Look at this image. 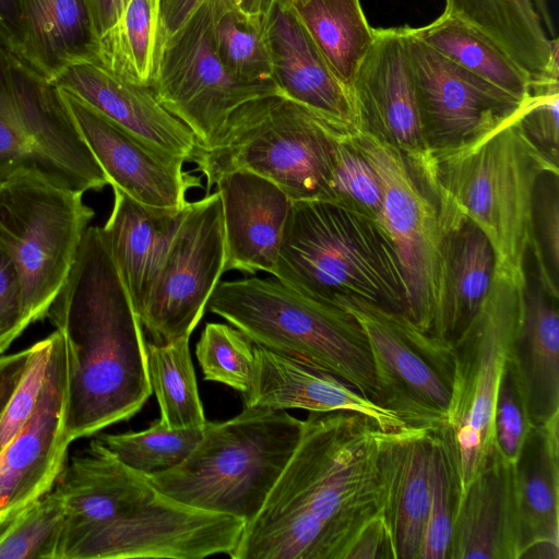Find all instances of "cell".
I'll return each mask as SVG.
<instances>
[{"label":"cell","mask_w":559,"mask_h":559,"mask_svg":"<svg viewBox=\"0 0 559 559\" xmlns=\"http://www.w3.org/2000/svg\"><path fill=\"white\" fill-rule=\"evenodd\" d=\"M378 429L358 413L310 412L288 463L229 557L344 559L360 528L382 513Z\"/></svg>","instance_id":"cell-1"},{"label":"cell","mask_w":559,"mask_h":559,"mask_svg":"<svg viewBox=\"0 0 559 559\" xmlns=\"http://www.w3.org/2000/svg\"><path fill=\"white\" fill-rule=\"evenodd\" d=\"M46 318L66 344L70 440L139 413L153 393L144 329L102 227H87Z\"/></svg>","instance_id":"cell-2"},{"label":"cell","mask_w":559,"mask_h":559,"mask_svg":"<svg viewBox=\"0 0 559 559\" xmlns=\"http://www.w3.org/2000/svg\"><path fill=\"white\" fill-rule=\"evenodd\" d=\"M519 114L457 147L431 150L420 185L437 207L440 227L471 219L490 241L496 267L526 283L535 185L559 168L526 135Z\"/></svg>","instance_id":"cell-3"},{"label":"cell","mask_w":559,"mask_h":559,"mask_svg":"<svg viewBox=\"0 0 559 559\" xmlns=\"http://www.w3.org/2000/svg\"><path fill=\"white\" fill-rule=\"evenodd\" d=\"M272 275L308 295L355 296L406 314V282L389 235L340 201H293Z\"/></svg>","instance_id":"cell-4"},{"label":"cell","mask_w":559,"mask_h":559,"mask_svg":"<svg viewBox=\"0 0 559 559\" xmlns=\"http://www.w3.org/2000/svg\"><path fill=\"white\" fill-rule=\"evenodd\" d=\"M254 344L324 370L374 402L367 337L335 300L301 293L277 277L219 282L207 307Z\"/></svg>","instance_id":"cell-5"},{"label":"cell","mask_w":559,"mask_h":559,"mask_svg":"<svg viewBox=\"0 0 559 559\" xmlns=\"http://www.w3.org/2000/svg\"><path fill=\"white\" fill-rule=\"evenodd\" d=\"M301 431L302 420L286 411L242 407L226 421H206L202 438L180 464L145 476L180 503L247 524L264 504Z\"/></svg>","instance_id":"cell-6"},{"label":"cell","mask_w":559,"mask_h":559,"mask_svg":"<svg viewBox=\"0 0 559 559\" xmlns=\"http://www.w3.org/2000/svg\"><path fill=\"white\" fill-rule=\"evenodd\" d=\"M336 127L284 94L236 108L215 138L189 157L206 191L227 173L246 170L278 186L293 201L325 199Z\"/></svg>","instance_id":"cell-7"},{"label":"cell","mask_w":559,"mask_h":559,"mask_svg":"<svg viewBox=\"0 0 559 559\" xmlns=\"http://www.w3.org/2000/svg\"><path fill=\"white\" fill-rule=\"evenodd\" d=\"M526 283L495 266L484 301L452 343L453 376L443 426L455 443L462 492L496 452L495 401L512 356Z\"/></svg>","instance_id":"cell-8"},{"label":"cell","mask_w":559,"mask_h":559,"mask_svg":"<svg viewBox=\"0 0 559 559\" xmlns=\"http://www.w3.org/2000/svg\"><path fill=\"white\" fill-rule=\"evenodd\" d=\"M24 173L81 193L108 185L59 88L0 45V181Z\"/></svg>","instance_id":"cell-9"},{"label":"cell","mask_w":559,"mask_h":559,"mask_svg":"<svg viewBox=\"0 0 559 559\" xmlns=\"http://www.w3.org/2000/svg\"><path fill=\"white\" fill-rule=\"evenodd\" d=\"M82 197L29 173L0 181V240L20 273L31 323L46 318L94 217Z\"/></svg>","instance_id":"cell-10"},{"label":"cell","mask_w":559,"mask_h":559,"mask_svg":"<svg viewBox=\"0 0 559 559\" xmlns=\"http://www.w3.org/2000/svg\"><path fill=\"white\" fill-rule=\"evenodd\" d=\"M334 300L360 324L371 354L374 403L406 426L438 430L445 424L453 346L425 332L405 313L348 295Z\"/></svg>","instance_id":"cell-11"},{"label":"cell","mask_w":559,"mask_h":559,"mask_svg":"<svg viewBox=\"0 0 559 559\" xmlns=\"http://www.w3.org/2000/svg\"><path fill=\"white\" fill-rule=\"evenodd\" d=\"M380 178V224L394 245L407 287L406 316L438 336L445 294L442 233L437 207L403 154L367 129L350 132Z\"/></svg>","instance_id":"cell-12"},{"label":"cell","mask_w":559,"mask_h":559,"mask_svg":"<svg viewBox=\"0 0 559 559\" xmlns=\"http://www.w3.org/2000/svg\"><path fill=\"white\" fill-rule=\"evenodd\" d=\"M151 87L201 145L215 138L240 105L283 94L276 85L245 83L225 68L214 46L210 0L162 45Z\"/></svg>","instance_id":"cell-13"},{"label":"cell","mask_w":559,"mask_h":559,"mask_svg":"<svg viewBox=\"0 0 559 559\" xmlns=\"http://www.w3.org/2000/svg\"><path fill=\"white\" fill-rule=\"evenodd\" d=\"M225 236L218 192L190 202L139 316L152 342L190 336L225 272Z\"/></svg>","instance_id":"cell-14"},{"label":"cell","mask_w":559,"mask_h":559,"mask_svg":"<svg viewBox=\"0 0 559 559\" xmlns=\"http://www.w3.org/2000/svg\"><path fill=\"white\" fill-rule=\"evenodd\" d=\"M417 105L430 150L465 144L515 116L520 100L450 61L405 27Z\"/></svg>","instance_id":"cell-15"},{"label":"cell","mask_w":559,"mask_h":559,"mask_svg":"<svg viewBox=\"0 0 559 559\" xmlns=\"http://www.w3.org/2000/svg\"><path fill=\"white\" fill-rule=\"evenodd\" d=\"M356 129H367L397 148L421 182L429 148L408 63L405 27L374 28V39L349 85Z\"/></svg>","instance_id":"cell-16"},{"label":"cell","mask_w":559,"mask_h":559,"mask_svg":"<svg viewBox=\"0 0 559 559\" xmlns=\"http://www.w3.org/2000/svg\"><path fill=\"white\" fill-rule=\"evenodd\" d=\"M46 373L34 411L0 457V516L49 492L64 464L67 353L63 336L50 334Z\"/></svg>","instance_id":"cell-17"},{"label":"cell","mask_w":559,"mask_h":559,"mask_svg":"<svg viewBox=\"0 0 559 559\" xmlns=\"http://www.w3.org/2000/svg\"><path fill=\"white\" fill-rule=\"evenodd\" d=\"M59 88V87H58ZM108 185L151 206L182 209L201 177L183 169V157L156 151L71 93L59 88Z\"/></svg>","instance_id":"cell-18"},{"label":"cell","mask_w":559,"mask_h":559,"mask_svg":"<svg viewBox=\"0 0 559 559\" xmlns=\"http://www.w3.org/2000/svg\"><path fill=\"white\" fill-rule=\"evenodd\" d=\"M55 489L66 509L57 559L93 528L121 520L163 495L148 478L120 462L97 439L62 469Z\"/></svg>","instance_id":"cell-19"},{"label":"cell","mask_w":559,"mask_h":559,"mask_svg":"<svg viewBox=\"0 0 559 559\" xmlns=\"http://www.w3.org/2000/svg\"><path fill=\"white\" fill-rule=\"evenodd\" d=\"M52 83L150 147L189 160L195 135L163 107L151 86L122 79L96 60L67 67Z\"/></svg>","instance_id":"cell-20"},{"label":"cell","mask_w":559,"mask_h":559,"mask_svg":"<svg viewBox=\"0 0 559 559\" xmlns=\"http://www.w3.org/2000/svg\"><path fill=\"white\" fill-rule=\"evenodd\" d=\"M253 352L252 381L241 394L243 408L350 412L370 418L382 431L406 426L395 414L324 370L257 344Z\"/></svg>","instance_id":"cell-21"},{"label":"cell","mask_w":559,"mask_h":559,"mask_svg":"<svg viewBox=\"0 0 559 559\" xmlns=\"http://www.w3.org/2000/svg\"><path fill=\"white\" fill-rule=\"evenodd\" d=\"M221 198L225 272L273 274L293 200L274 182L236 170L216 181Z\"/></svg>","instance_id":"cell-22"},{"label":"cell","mask_w":559,"mask_h":559,"mask_svg":"<svg viewBox=\"0 0 559 559\" xmlns=\"http://www.w3.org/2000/svg\"><path fill=\"white\" fill-rule=\"evenodd\" d=\"M264 28L273 79L282 93L330 123L355 130L356 112L349 90L332 72L293 11L274 0Z\"/></svg>","instance_id":"cell-23"},{"label":"cell","mask_w":559,"mask_h":559,"mask_svg":"<svg viewBox=\"0 0 559 559\" xmlns=\"http://www.w3.org/2000/svg\"><path fill=\"white\" fill-rule=\"evenodd\" d=\"M432 429L405 426L376 433L382 514L395 559H417L430 499Z\"/></svg>","instance_id":"cell-24"},{"label":"cell","mask_w":559,"mask_h":559,"mask_svg":"<svg viewBox=\"0 0 559 559\" xmlns=\"http://www.w3.org/2000/svg\"><path fill=\"white\" fill-rule=\"evenodd\" d=\"M514 464L497 452L462 492L449 559H519Z\"/></svg>","instance_id":"cell-25"},{"label":"cell","mask_w":559,"mask_h":559,"mask_svg":"<svg viewBox=\"0 0 559 559\" xmlns=\"http://www.w3.org/2000/svg\"><path fill=\"white\" fill-rule=\"evenodd\" d=\"M111 188L114 205L102 230L140 316L190 202L182 209L151 206Z\"/></svg>","instance_id":"cell-26"},{"label":"cell","mask_w":559,"mask_h":559,"mask_svg":"<svg viewBox=\"0 0 559 559\" xmlns=\"http://www.w3.org/2000/svg\"><path fill=\"white\" fill-rule=\"evenodd\" d=\"M16 7L14 56L48 81L71 64L96 59L90 0H16Z\"/></svg>","instance_id":"cell-27"},{"label":"cell","mask_w":559,"mask_h":559,"mask_svg":"<svg viewBox=\"0 0 559 559\" xmlns=\"http://www.w3.org/2000/svg\"><path fill=\"white\" fill-rule=\"evenodd\" d=\"M443 14L487 38L522 70L533 87L559 82L558 38L519 0H445Z\"/></svg>","instance_id":"cell-28"},{"label":"cell","mask_w":559,"mask_h":559,"mask_svg":"<svg viewBox=\"0 0 559 559\" xmlns=\"http://www.w3.org/2000/svg\"><path fill=\"white\" fill-rule=\"evenodd\" d=\"M558 297L538 278L524 289L519 331L512 360L520 374L534 426L559 413V311Z\"/></svg>","instance_id":"cell-29"},{"label":"cell","mask_w":559,"mask_h":559,"mask_svg":"<svg viewBox=\"0 0 559 559\" xmlns=\"http://www.w3.org/2000/svg\"><path fill=\"white\" fill-rule=\"evenodd\" d=\"M519 559L539 544L559 546V413L533 426L514 463Z\"/></svg>","instance_id":"cell-30"},{"label":"cell","mask_w":559,"mask_h":559,"mask_svg":"<svg viewBox=\"0 0 559 559\" xmlns=\"http://www.w3.org/2000/svg\"><path fill=\"white\" fill-rule=\"evenodd\" d=\"M445 269V294L438 337L451 344L484 301L496 258L486 235L468 218L440 227Z\"/></svg>","instance_id":"cell-31"},{"label":"cell","mask_w":559,"mask_h":559,"mask_svg":"<svg viewBox=\"0 0 559 559\" xmlns=\"http://www.w3.org/2000/svg\"><path fill=\"white\" fill-rule=\"evenodd\" d=\"M289 9L302 24L335 76L349 90L374 39L360 0H297Z\"/></svg>","instance_id":"cell-32"},{"label":"cell","mask_w":559,"mask_h":559,"mask_svg":"<svg viewBox=\"0 0 559 559\" xmlns=\"http://www.w3.org/2000/svg\"><path fill=\"white\" fill-rule=\"evenodd\" d=\"M412 32L441 56L507 94L520 100L532 96L533 82L528 74L463 22L442 13Z\"/></svg>","instance_id":"cell-33"},{"label":"cell","mask_w":559,"mask_h":559,"mask_svg":"<svg viewBox=\"0 0 559 559\" xmlns=\"http://www.w3.org/2000/svg\"><path fill=\"white\" fill-rule=\"evenodd\" d=\"M160 0H129L98 40L96 61L128 81L151 86L157 61Z\"/></svg>","instance_id":"cell-34"},{"label":"cell","mask_w":559,"mask_h":559,"mask_svg":"<svg viewBox=\"0 0 559 559\" xmlns=\"http://www.w3.org/2000/svg\"><path fill=\"white\" fill-rule=\"evenodd\" d=\"M190 336L146 342L148 377L163 423L173 429L206 424L189 346Z\"/></svg>","instance_id":"cell-35"},{"label":"cell","mask_w":559,"mask_h":559,"mask_svg":"<svg viewBox=\"0 0 559 559\" xmlns=\"http://www.w3.org/2000/svg\"><path fill=\"white\" fill-rule=\"evenodd\" d=\"M210 1L214 46L225 68L245 83L276 85L264 21L248 19L229 0Z\"/></svg>","instance_id":"cell-36"},{"label":"cell","mask_w":559,"mask_h":559,"mask_svg":"<svg viewBox=\"0 0 559 559\" xmlns=\"http://www.w3.org/2000/svg\"><path fill=\"white\" fill-rule=\"evenodd\" d=\"M461 495L455 443L449 429L443 426L432 433L430 499L417 559H449Z\"/></svg>","instance_id":"cell-37"},{"label":"cell","mask_w":559,"mask_h":559,"mask_svg":"<svg viewBox=\"0 0 559 559\" xmlns=\"http://www.w3.org/2000/svg\"><path fill=\"white\" fill-rule=\"evenodd\" d=\"M66 509L56 489L0 516V559H57Z\"/></svg>","instance_id":"cell-38"},{"label":"cell","mask_w":559,"mask_h":559,"mask_svg":"<svg viewBox=\"0 0 559 559\" xmlns=\"http://www.w3.org/2000/svg\"><path fill=\"white\" fill-rule=\"evenodd\" d=\"M202 428H168L160 418L139 432L104 433L96 439L120 462L143 475L180 464L203 436Z\"/></svg>","instance_id":"cell-39"},{"label":"cell","mask_w":559,"mask_h":559,"mask_svg":"<svg viewBox=\"0 0 559 559\" xmlns=\"http://www.w3.org/2000/svg\"><path fill=\"white\" fill-rule=\"evenodd\" d=\"M253 346L254 343L235 326L207 323L195 346L203 379L246 393L254 371Z\"/></svg>","instance_id":"cell-40"},{"label":"cell","mask_w":559,"mask_h":559,"mask_svg":"<svg viewBox=\"0 0 559 559\" xmlns=\"http://www.w3.org/2000/svg\"><path fill=\"white\" fill-rule=\"evenodd\" d=\"M350 132L335 131L334 160L325 199L352 205L380 223L383 212L380 178L353 143Z\"/></svg>","instance_id":"cell-41"},{"label":"cell","mask_w":559,"mask_h":559,"mask_svg":"<svg viewBox=\"0 0 559 559\" xmlns=\"http://www.w3.org/2000/svg\"><path fill=\"white\" fill-rule=\"evenodd\" d=\"M530 250L538 281L559 298V171H546L537 180L531 213Z\"/></svg>","instance_id":"cell-42"},{"label":"cell","mask_w":559,"mask_h":559,"mask_svg":"<svg viewBox=\"0 0 559 559\" xmlns=\"http://www.w3.org/2000/svg\"><path fill=\"white\" fill-rule=\"evenodd\" d=\"M495 451L515 463L533 428L526 394L512 358L502 373L493 407Z\"/></svg>","instance_id":"cell-43"},{"label":"cell","mask_w":559,"mask_h":559,"mask_svg":"<svg viewBox=\"0 0 559 559\" xmlns=\"http://www.w3.org/2000/svg\"><path fill=\"white\" fill-rule=\"evenodd\" d=\"M50 346V335L33 345L28 367L0 419V457L34 411L46 373Z\"/></svg>","instance_id":"cell-44"},{"label":"cell","mask_w":559,"mask_h":559,"mask_svg":"<svg viewBox=\"0 0 559 559\" xmlns=\"http://www.w3.org/2000/svg\"><path fill=\"white\" fill-rule=\"evenodd\" d=\"M559 82L533 87V94L519 114L526 135L550 159L559 160Z\"/></svg>","instance_id":"cell-45"},{"label":"cell","mask_w":559,"mask_h":559,"mask_svg":"<svg viewBox=\"0 0 559 559\" xmlns=\"http://www.w3.org/2000/svg\"><path fill=\"white\" fill-rule=\"evenodd\" d=\"M29 323L20 273L10 252L0 240V354Z\"/></svg>","instance_id":"cell-46"},{"label":"cell","mask_w":559,"mask_h":559,"mask_svg":"<svg viewBox=\"0 0 559 559\" xmlns=\"http://www.w3.org/2000/svg\"><path fill=\"white\" fill-rule=\"evenodd\" d=\"M344 559H395L391 531L382 513L360 528Z\"/></svg>","instance_id":"cell-47"},{"label":"cell","mask_w":559,"mask_h":559,"mask_svg":"<svg viewBox=\"0 0 559 559\" xmlns=\"http://www.w3.org/2000/svg\"><path fill=\"white\" fill-rule=\"evenodd\" d=\"M32 354L33 346L0 357V419L28 367Z\"/></svg>","instance_id":"cell-48"},{"label":"cell","mask_w":559,"mask_h":559,"mask_svg":"<svg viewBox=\"0 0 559 559\" xmlns=\"http://www.w3.org/2000/svg\"><path fill=\"white\" fill-rule=\"evenodd\" d=\"M204 1L206 0H160L157 56L162 45L187 22Z\"/></svg>","instance_id":"cell-49"},{"label":"cell","mask_w":559,"mask_h":559,"mask_svg":"<svg viewBox=\"0 0 559 559\" xmlns=\"http://www.w3.org/2000/svg\"><path fill=\"white\" fill-rule=\"evenodd\" d=\"M128 2L129 0H90L97 43L116 24Z\"/></svg>","instance_id":"cell-50"},{"label":"cell","mask_w":559,"mask_h":559,"mask_svg":"<svg viewBox=\"0 0 559 559\" xmlns=\"http://www.w3.org/2000/svg\"><path fill=\"white\" fill-rule=\"evenodd\" d=\"M19 43L16 0H0V45L15 53Z\"/></svg>","instance_id":"cell-51"},{"label":"cell","mask_w":559,"mask_h":559,"mask_svg":"<svg viewBox=\"0 0 559 559\" xmlns=\"http://www.w3.org/2000/svg\"><path fill=\"white\" fill-rule=\"evenodd\" d=\"M274 0H229V2L248 19L263 22Z\"/></svg>","instance_id":"cell-52"},{"label":"cell","mask_w":559,"mask_h":559,"mask_svg":"<svg viewBox=\"0 0 559 559\" xmlns=\"http://www.w3.org/2000/svg\"><path fill=\"white\" fill-rule=\"evenodd\" d=\"M542 25L546 26L550 35H555V27L549 12L547 0H528Z\"/></svg>","instance_id":"cell-53"},{"label":"cell","mask_w":559,"mask_h":559,"mask_svg":"<svg viewBox=\"0 0 559 559\" xmlns=\"http://www.w3.org/2000/svg\"><path fill=\"white\" fill-rule=\"evenodd\" d=\"M519 2L528 13L536 15L528 0H519Z\"/></svg>","instance_id":"cell-54"},{"label":"cell","mask_w":559,"mask_h":559,"mask_svg":"<svg viewBox=\"0 0 559 559\" xmlns=\"http://www.w3.org/2000/svg\"><path fill=\"white\" fill-rule=\"evenodd\" d=\"M275 1L277 3L282 4L283 7L289 8L297 0H275Z\"/></svg>","instance_id":"cell-55"}]
</instances>
